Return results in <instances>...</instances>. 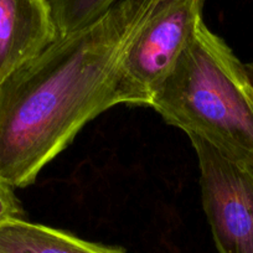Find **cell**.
<instances>
[{"instance_id": "6da1fadb", "label": "cell", "mask_w": 253, "mask_h": 253, "mask_svg": "<svg viewBox=\"0 0 253 253\" xmlns=\"http://www.w3.org/2000/svg\"><path fill=\"white\" fill-rule=\"evenodd\" d=\"M157 0H119L0 82V179L28 187L80 130L121 103L122 57Z\"/></svg>"}, {"instance_id": "7a4b0ae2", "label": "cell", "mask_w": 253, "mask_h": 253, "mask_svg": "<svg viewBox=\"0 0 253 253\" xmlns=\"http://www.w3.org/2000/svg\"><path fill=\"white\" fill-rule=\"evenodd\" d=\"M149 107L187 137L253 154V81L205 21L154 89Z\"/></svg>"}, {"instance_id": "3957f363", "label": "cell", "mask_w": 253, "mask_h": 253, "mask_svg": "<svg viewBox=\"0 0 253 253\" xmlns=\"http://www.w3.org/2000/svg\"><path fill=\"white\" fill-rule=\"evenodd\" d=\"M203 23L204 0H157L122 57L117 84L121 103L149 106L154 89Z\"/></svg>"}, {"instance_id": "277c9868", "label": "cell", "mask_w": 253, "mask_h": 253, "mask_svg": "<svg viewBox=\"0 0 253 253\" xmlns=\"http://www.w3.org/2000/svg\"><path fill=\"white\" fill-rule=\"evenodd\" d=\"M204 211L218 253H253V154L190 135Z\"/></svg>"}, {"instance_id": "5b68a950", "label": "cell", "mask_w": 253, "mask_h": 253, "mask_svg": "<svg viewBox=\"0 0 253 253\" xmlns=\"http://www.w3.org/2000/svg\"><path fill=\"white\" fill-rule=\"evenodd\" d=\"M57 38L45 0H0V82Z\"/></svg>"}, {"instance_id": "8992f818", "label": "cell", "mask_w": 253, "mask_h": 253, "mask_svg": "<svg viewBox=\"0 0 253 253\" xmlns=\"http://www.w3.org/2000/svg\"><path fill=\"white\" fill-rule=\"evenodd\" d=\"M0 253H126L25 218L0 223Z\"/></svg>"}, {"instance_id": "52a82bcc", "label": "cell", "mask_w": 253, "mask_h": 253, "mask_svg": "<svg viewBox=\"0 0 253 253\" xmlns=\"http://www.w3.org/2000/svg\"><path fill=\"white\" fill-rule=\"evenodd\" d=\"M58 38L88 28L106 15L119 0H45Z\"/></svg>"}, {"instance_id": "ba28073f", "label": "cell", "mask_w": 253, "mask_h": 253, "mask_svg": "<svg viewBox=\"0 0 253 253\" xmlns=\"http://www.w3.org/2000/svg\"><path fill=\"white\" fill-rule=\"evenodd\" d=\"M24 218V210L14 187L0 179V223Z\"/></svg>"}]
</instances>
